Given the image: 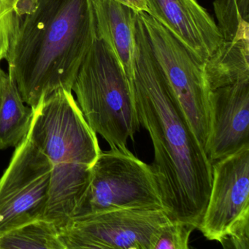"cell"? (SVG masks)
Segmentation results:
<instances>
[{"label":"cell","mask_w":249,"mask_h":249,"mask_svg":"<svg viewBox=\"0 0 249 249\" xmlns=\"http://www.w3.org/2000/svg\"><path fill=\"white\" fill-rule=\"evenodd\" d=\"M132 89L140 124L154 148L151 166L171 220L198 229L212 184V163L170 91L137 14Z\"/></svg>","instance_id":"obj_1"},{"label":"cell","mask_w":249,"mask_h":249,"mask_svg":"<svg viewBox=\"0 0 249 249\" xmlns=\"http://www.w3.org/2000/svg\"><path fill=\"white\" fill-rule=\"evenodd\" d=\"M96 38L91 0H29L17 13L6 60L25 104L34 109L57 90L72 91Z\"/></svg>","instance_id":"obj_2"},{"label":"cell","mask_w":249,"mask_h":249,"mask_svg":"<svg viewBox=\"0 0 249 249\" xmlns=\"http://www.w3.org/2000/svg\"><path fill=\"white\" fill-rule=\"evenodd\" d=\"M34 111L29 135L52 166L43 218L60 229L71 220L102 151L72 91H54L40 100Z\"/></svg>","instance_id":"obj_3"},{"label":"cell","mask_w":249,"mask_h":249,"mask_svg":"<svg viewBox=\"0 0 249 249\" xmlns=\"http://www.w3.org/2000/svg\"><path fill=\"white\" fill-rule=\"evenodd\" d=\"M72 91L90 127L110 148H127L140 130L132 85L113 52L96 38L87 53Z\"/></svg>","instance_id":"obj_4"},{"label":"cell","mask_w":249,"mask_h":249,"mask_svg":"<svg viewBox=\"0 0 249 249\" xmlns=\"http://www.w3.org/2000/svg\"><path fill=\"white\" fill-rule=\"evenodd\" d=\"M122 209H164V205L151 164L127 148H110L96 160L70 221Z\"/></svg>","instance_id":"obj_5"},{"label":"cell","mask_w":249,"mask_h":249,"mask_svg":"<svg viewBox=\"0 0 249 249\" xmlns=\"http://www.w3.org/2000/svg\"><path fill=\"white\" fill-rule=\"evenodd\" d=\"M137 13L157 65L206 152L210 136V89L204 75V65L148 13Z\"/></svg>","instance_id":"obj_6"},{"label":"cell","mask_w":249,"mask_h":249,"mask_svg":"<svg viewBox=\"0 0 249 249\" xmlns=\"http://www.w3.org/2000/svg\"><path fill=\"white\" fill-rule=\"evenodd\" d=\"M52 166L27 135L16 147L0 178V237L44 218L50 192Z\"/></svg>","instance_id":"obj_7"},{"label":"cell","mask_w":249,"mask_h":249,"mask_svg":"<svg viewBox=\"0 0 249 249\" xmlns=\"http://www.w3.org/2000/svg\"><path fill=\"white\" fill-rule=\"evenodd\" d=\"M171 221L164 209H122L70 221L59 229L65 249H154Z\"/></svg>","instance_id":"obj_8"},{"label":"cell","mask_w":249,"mask_h":249,"mask_svg":"<svg viewBox=\"0 0 249 249\" xmlns=\"http://www.w3.org/2000/svg\"><path fill=\"white\" fill-rule=\"evenodd\" d=\"M249 211V144L212 164V184L198 230L222 243L230 227Z\"/></svg>","instance_id":"obj_9"},{"label":"cell","mask_w":249,"mask_h":249,"mask_svg":"<svg viewBox=\"0 0 249 249\" xmlns=\"http://www.w3.org/2000/svg\"><path fill=\"white\" fill-rule=\"evenodd\" d=\"M209 113L206 153L213 164L249 144V78L210 90Z\"/></svg>","instance_id":"obj_10"},{"label":"cell","mask_w":249,"mask_h":249,"mask_svg":"<svg viewBox=\"0 0 249 249\" xmlns=\"http://www.w3.org/2000/svg\"><path fill=\"white\" fill-rule=\"evenodd\" d=\"M148 14L204 64L223 42L217 23L196 0H146Z\"/></svg>","instance_id":"obj_11"},{"label":"cell","mask_w":249,"mask_h":249,"mask_svg":"<svg viewBox=\"0 0 249 249\" xmlns=\"http://www.w3.org/2000/svg\"><path fill=\"white\" fill-rule=\"evenodd\" d=\"M97 38L113 52L132 84L135 72L137 12L115 0H91Z\"/></svg>","instance_id":"obj_12"},{"label":"cell","mask_w":249,"mask_h":249,"mask_svg":"<svg viewBox=\"0 0 249 249\" xmlns=\"http://www.w3.org/2000/svg\"><path fill=\"white\" fill-rule=\"evenodd\" d=\"M249 24L245 23L232 39L222 43L204 64L210 90L249 78Z\"/></svg>","instance_id":"obj_13"},{"label":"cell","mask_w":249,"mask_h":249,"mask_svg":"<svg viewBox=\"0 0 249 249\" xmlns=\"http://www.w3.org/2000/svg\"><path fill=\"white\" fill-rule=\"evenodd\" d=\"M34 109L25 105L14 78L5 72L0 92V150L18 146L28 135Z\"/></svg>","instance_id":"obj_14"},{"label":"cell","mask_w":249,"mask_h":249,"mask_svg":"<svg viewBox=\"0 0 249 249\" xmlns=\"http://www.w3.org/2000/svg\"><path fill=\"white\" fill-rule=\"evenodd\" d=\"M65 249L59 229L41 218L21 226L0 237V249Z\"/></svg>","instance_id":"obj_15"},{"label":"cell","mask_w":249,"mask_h":249,"mask_svg":"<svg viewBox=\"0 0 249 249\" xmlns=\"http://www.w3.org/2000/svg\"><path fill=\"white\" fill-rule=\"evenodd\" d=\"M195 230L190 223L171 220L161 228L154 249H189V239Z\"/></svg>","instance_id":"obj_16"},{"label":"cell","mask_w":249,"mask_h":249,"mask_svg":"<svg viewBox=\"0 0 249 249\" xmlns=\"http://www.w3.org/2000/svg\"><path fill=\"white\" fill-rule=\"evenodd\" d=\"M17 24V11L13 0H0V67L8 58Z\"/></svg>","instance_id":"obj_17"},{"label":"cell","mask_w":249,"mask_h":249,"mask_svg":"<svg viewBox=\"0 0 249 249\" xmlns=\"http://www.w3.org/2000/svg\"><path fill=\"white\" fill-rule=\"evenodd\" d=\"M221 244L224 249H249V211L230 227Z\"/></svg>","instance_id":"obj_18"},{"label":"cell","mask_w":249,"mask_h":249,"mask_svg":"<svg viewBox=\"0 0 249 249\" xmlns=\"http://www.w3.org/2000/svg\"><path fill=\"white\" fill-rule=\"evenodd\" d=\"M116 2L129 7L136 12L148 13L146 0H115Z\"/></svg>","instance_id":"obj_19"},{"label":"cell","mask_w":249,"mask_h":249,"mask_svg":"<svg viewBox=\"0 0 249 249\" xmlns=\"http://www.w3.org/2000/svg\"><path fill=\"white\" fill-rule=\"evenodd\" d=\"M13 1H14L16 8H17L18 7L21 6V5H23V4L27 2L28 0H13Z\"/></svg>","instance_id":"obj_20"},{"label":"cell","mask_w":249,"mask_h":249,"mask_svg":"<svg viewBox=\"0 0 249 249\" xmlns=\"http://www.w3.org/2000/svg\"><path fill=\"white\" fill-rule=\"evenodd\" d=\"M5 72L2 69V68L0 67V92H1V87H2V81L4 75H5Z\"/></svg>","instance_id":"obj_21"}]
</instances>
